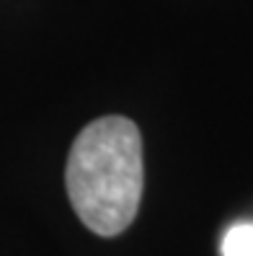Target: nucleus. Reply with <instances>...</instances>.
<instances>
[{
	"label": "nucleus",
	"instance_id": "nucleus-1",
	"mask_svg": "<svg viewBox=\"0 0 253 256\" xmlns=\"http://www.w3.org/2000/svg\"><path fill=\"white\" fill-rule=\"evenodd\" d=\"M65 184L72 210L96 236L111 238L135 220L142 184V138L127 116H101L85 124L67 156Z\"/></svg>",
	"mask_w": 253,
	"mask_h": 256
},
{
	"label": "nucleus",
	"instance_id": "nucleus-2",
	"mask_svg": "<svg viewBox=\"0 0 253 256\" xmlns=\"http://www.w3.org/2000/svg\"><path fill=\"white\" fill-rule=\"evenodd\" d=\"M222 256H253V222H238L222 236Z\"/></svg>",
	"mask_w": 253,
	"mask_h": 256
}]
</instances>
